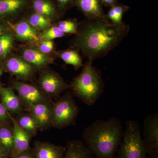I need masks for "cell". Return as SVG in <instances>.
I'll return each mask as SVG.
<instances>
[{
	"label": "cell",
	"instance_id": "1",
	"mask_svg": "<svg viewBox=\"0 0 158 158\" xmlns=\"http://www.w3.org/2000/svg\"><path fill=\"white\" fill-rule=\"evenodd\" d=\"M128 25L113 24L105 16L87 19L80 23L72 47L93 61L104 57L115 48L129 32Z\"/></svg>",
	"mask_w": 158,
	"mask_h": 158
},
{
	"label": "cell",
	"instance_id": "2",
	"mask_svg": "<svg viewBox=\"0 0 158 158\" xmlns=\"http://www.w3.org/2000/svg\"><path fill=\"white\" fill-rule=\"evenodd\" d=\"M121 120L112 117L106 120L97 119L83 132L85 146L94 158H116L123 136Z\"/></svg>",
	"mask_w": 158,
	"mask_h": 158
},
{
	"label": "cell",
	"instance_id": "3",
	"mask_svg": "<svg viewBox=\"0 0 158 158\" xmlns=\"http://www.w3.org/2000/svg\"><path fill=\"white\" fill-rule=\"evenodd\" d=\"M92 62L88 60L83 65L82 71L70 85L75 96L90 106L96 102L105 89L101 71L94 66Z\"/></svg>",
	"mask_w": 158,
	"mask_h": 158
},
{
	"label": "cell",
	"instance_id": "4",
	"mask_svg": "<svg viewBox=\"0 0 158 158\" xmlns=\"http://www.w3.org/2000/svg\"><path fill=\"white\" fill-rule=\"evenodd\" d=\"M122 141L116 152L117 158H147L140 124L135 120H127Z\"/></svg>",
	"mask_w": 158,
	"mask_h": 158
},
{
	"label": "cell",
	"instance_id": "5",
	"mask_svg": "<svg viewBox=\"0 0 158 158\" xmlns=\"http://www.w3.org/2000/svg\"><path fill=\"white\" fill-rule=\"evenodd\" d=\"M79 109L72 94L67 92L53 102L52 110V126L58 129L75 125Z\"/></svg>",
	"mask_w": 158,
	"mask_h": 158
},
{
	"label": "cell",
	"instance_id": "6",
	"mask_svg": "<svg viewBox=\"0 0 158 158\" xmlns=\"http://www.w3.org/2000/svg\"><path fill=\"white\" fill-rule=\"evenodd\" d=\"M11 85V87L17 92L23 107L27 111L35 105L52 101L37 85L16 80H12Z\"/></svg>",
	"mask_w": 158,
	"mask_h": 158
},
{
	"label": "cell",
	"instance_id": "7",
	"mask_svg": "<svg viewBox=\"0 0 158 158\" xmlns=\"http://www.w3.org/2000/svg\"><path fill=\"white\" fill-rule=\"evenodd\" d=\"M40 71L37 85L50 98H58L64 90L70 88V85L55 71L47 67Z\"/></svg>",
	"mask_w": 158,
	"mask_h": 158
},
{
	"label": "cell",
	"instance_id": "8",
	"mask_svg": "<svg viewBox=\"0 0 158 158\" xmlns=\"http://www.w3.org/2000/svg\"><path fill=\"white\" fill-rule=\"evenodd\" d=\"M3 71L14 76L20 81H31L35 77L37 69L21 56L10 54L2 61Z\"/></svg>",
	"mask_w": 158,
	"mask_h": 158
},
{
	"label": "cell",
	"instance_id": "9",
	"mask_svg": "<svg viewBox=\"0 0 158 158\" xmlns=\"http://www.w3.org/2000/svg\"><path fill=\"white\" fill-rule=\"evenodd\" d=\"M142 142L146 153L151 158H158V113H151L144 122Z\"/></svg>",
	"mask_w": 158,
	"mask_h": 158
},
{
	"label": "cell",
	"instance_id": "10",
	"mask_svg": "<svg viewBox=\"0 0 158 158\" xmlns=\"http://www.w3.org/2000/svg\"><path fill=\"white\" fill-rule=\"evenodd\" d=\"M20 56L37 70H41L54 63V58L50 55L42 52L36 44H27L23 47L20 49Z\"/></svg>",
	"mask_w": 158,
	"mask_h": 158
},
{
	"label": "cell",
	"instance_id": "11",
	"mask_svg": "<svg viewBox=\"0 0 158 158\" xmlns=\"http://www.w3.org/2000/svg\"><path fill=\"white\" fill-rule=\"evenodd\" d=\"M15 39L27 44H36L40 41V32L29 23L26 18H23L11 26Z\"/></svg>",
	"mask_w": 158,
	"mask_h": 158
},
{
	"label": "cell",
	"instance_id": "12",
	"mask_svg": "<svg viewBox=\"0 0 158 158\" xmlns=\"http://www.w3.org/2000/svg\"><path fill=\"white\" fill-rule=\"evenodd\" d=\"M52 101L40 103L30 108L27 112L31 113L37 123L40 131L48 129L52 126Z\"/></svg>",
	"mask_w": 158,
	"mask_h": 158
},
{
	"label": "cell",
	"instance_id": "13",
	"mask_svg": "<svg viewBox=\"0 0 158 158\" xmlns=\"http://www.w3.org/2000/svg\"><path fill=\"white\" fill-rule=\"evenodd\" d=\"M13 128V150L10 156H16L31 148L30 141L32 136L23 130L18 124L15 117L10 116Z\"/></svg>",
	"mask_w": 158,
	"mask_h": 158
},
{
	"label": "cell",
	"instance_id": "14",
	"mask_svg": "<svg viewBox=\"0 0 158 158\" xmlns=\"http://www.w3.org/2000/svg\"><path fill=\"white\" fill-rule=\"evenodd\" d=\"M32 149L35 158H64L66 148L37 141Z\"/></svg>",
	"mask_w": 158,
	"mask_h": 158
},
{
	"label": "cell",
	"instance_id": "15",
	"mask_svg": "<svg viewBox=\"0 0 158 158\" xmlns=\"http://www.w3.org/2000/svg\"><path fill=\"white\" fill-rule=\"evenodd\" d=\"M1 103L10 114L18 115L23 112L24 108L19 97L12 87H0Z\"/></svg>",
	"mask_w": 158,
	"mask_h": 158
},
{
	"label": "cell",
	"instance_id": "16",
	"mask_svg": "<svg viewBox=\"0 0 158 158\" xmlns=\"http://www.w3.org/2000/svg\"><path fill=\"white\" fill-rule=\"evenodd\" d=\"M75 5L88 19H98L105 16L100 0H76Z\"/></svg>",
	"mask_w": 158,
	"mask_h": 158
},
{
	"label": "cell",
	"instance_id": "17",
	"mask_svg": "<svg viewBox=\"0 0 158 158\" xmlns=\"http://www.w3.org/2000/svg\"><path fill=\"white\" fill-rule=\"evenodd\" d=\"M32 7L34 12L52 22L60 18V13L51 0H32Z\"/></svg>",
	"mask_w": 158,
	"mask_h": 158
},
{
	"label": "cell",
	"instance_id": "18",
	"mask_svg": "<svg viewBox=\"0 0 158 158\" xmlns=\"http://www.w3.org/2000/svg\"><path fill=\"white\" fill-rule=\"evenodd\" d=\"M27 0H0V19L11 18L25 8Z\"/></svg>",
	"mask_w": 158,
	"mask_h": 158
},
{
	"label": "cell",
	"instance_id": "19",
	"mask_svg": "<svg viewBox=\"0 0 158 158\" xmlns=\"http://www.w3.org/2000/svg\"><path fill=\"white\" fill-rule=\"evenodd\" d=\"M65 148L64 158H94L81 140L68 141Z\"/></svg>",
	"mask_w": 158,
	"mask_h": 158
},
{
	"label": "cell",
	"instance_id": "20",
	"mask_svg": "<svg viewBox=\"0 0 158 158\" xmlns=\"http://www.w3.org/2000/svg\"><path fill=\"white\" fill-rule=\"evenodd\" d=\"M15 38L11 27L0 36V61L9 56L14 47Z\"/></svg>",
	"mask_w": 158,
	"mask_h": 158
},
{
	"label": "cell",
	"instance_id": "21",
	"mask_svg": "<svg viewBox=\"0 0 158 158\" xmlns=\"http://www.w3.org/2000/svg\"><path fill=\"white\" fill-rule=\"evenodd\" d=\"M56 56L62 59L65 64L73 66L76 70L83 67V60L76 49L72 48L59 51L56 53Z\"/></svg>",
	"mask_w": 158,
	"mask_h": 158
},
{
	"label": "cell",
	"instance_id": "22",
	"mask_svg": "<svg viewBox=\"0 0 158 158\" xmlns=\"http://www.w3.org/2000/svg\"><path fill=\"white\" fill-rule=\"evenodd\" d=\"M10 123L0 125V146L10 157L13 150V128Z\"/></svg>",
	"mask_w": 158,
	"mask_h": 158
},
{
	"label": "cell",
	"instance_id": "23",
	"mask_svg": "<svg viewBox=\"0 0 158 158\" xmlns=\"http://www.w3.org/2000/svg\"><path fill=\"white\" fill-rule=\"evenodd\" d=\"M15 118L18 124L23 130L30 134L32 138L36 135L38 128L37 123L31 113H20Z\"/></svg>",
	"mask_w": 158,
	"mask_h": 158
},
{
	"label": "cell",
	"instance_id": "24",
	"mask_svg": "<svg viewBox=\"0 0 158 158\" xmlns=\"http://www.w3.org/2000/svg\"><path fill=\"white\" fill-rule=\"evenodd\" d=\"M129 9V6L118 2L110 7L107 14L105 15V16L113 24L120 25L124 23L123 22V18Z\"/></svg>",
	"mask_w": 158,
	"mask_h": 158
},
{
	"label": "cell",
	"instance_id": "25",
	"mask_svg": "<svg viewBox=\"0 0 158 158\" xmlns=\"http://www.w3.org/2000/svg\"><path fill=\"white\" fill-rule=\"evenodd\" d=\"M26 19L32 27L40 32L52 25V22L48 19L34 12L30 15Z\"/></svg>",
	"mask_w": 158,
	"mask_h": 158
},
{
	"label": "cell",
	"instance_id": "26",
	"mask_svg": "<svg viewBox=\"0 0 158 158\" xmlns=\"http://www.w3.org/2000/svg\"><path fill=\"white\" fill-rule=\"evenodd\" d=\"M80 23L76 19H68L61 20L56 26L65 34H77Z\"/></svg>",
	"mask_w": 158,
	"mask_h": 158
},
{
	"label": "cell",
	"instance_id": "27",
	"mask_svg": "<svg viewBox=\"0 0 158 158\" xmlns=\"http://www.w3.org/2000/svg\"><path fill=\"white\" fill-rule=\"evenodd\" d=\"M65 35L66 34L60 31L56 25H52L48 28L40 32V41L53 40L54 39L64 37Z\"/></svg>",
	"mask_w": 158,
	"mask_h": 158
},
{
	"label": "cell",
	"instance_id": "28",
	"mask_svg": "<svg viewBox=\"0 0 158 158\" xmlns=\"http://www.w3.org/2000/svg\"><path fill=\"white\" fill-rule=\"evenodd\" d=\"M36 44L40 50L47 55H50L55 50L53 40H41Z\"/></svg>",
	"mask_w": 158,
	"mask_h": 158
},
{
	"label": "cell",
	"instance_id": "29",
	"mask_svg": "<svg viewBox=\"0 0 158 158\" xmlns=\"http://www.w3.org/2000/svg\"><path fill=\"white\" fill-rule=\"evenodd\" d=\"M10 116L11 114L0 102V125L11 123Z\"/></svg>",
	"mask_w": 158,
	"mask_h": 158
},
{
	"label": "cell",
	"instance_id": "30",
	"mask_svg": "<svg viewBox=\"0 0 158 158\" xmlns=\"http://www.w3.org/2000/svg\"><path fill=\"white\" fill-rule=\"evenodd\" d=\"M59 11L63 12L73 5H75L76 0H56Z\"/></svg>",
	"mask_w": 158,
	"mask_h": 158
},
{
	"label": "cell",
	"instance_id": "31",
	"mask_svg": "<svg viewBox=\"0 0 158 158\" xmlns=\"http://www.w3.org/2000/svg\"><path fill=\"white\" fill-rule=\"evenodd\" d=\"M10 158H35L32 148L23 152L20 153L17 155L13 156Z\"/></svg>",
	"mask_w": 158,
	"mask_h": 158
},
{
	"label": "cell",
	"instance_id": "32",
	"mask_svg": "<svg viewBox=\"0 0 158 158\" xmlns=\"http://www.w3.org/2000/svg\"><path fill=\"white\" fill-rule=\"evenodd\" d=\"M11 28L9 23L6 22L5 20L0 19V36L4 32Z\"/></svg>",
	"mask_w": 158,
	"mask_h": 158
},
{
	"label": "cell",
	"instance_id": "33",
	"mask_svg": "<svg viewBox=\"0 0 158 158\" xmlns=\"http://www.w3.org/2000/svg\"><path fill=\"white\" fill-rule=\"evenodd\" d=\"M102 4L106 7H111L118 3V0H100Z\"/></svg>",
	"mask_w": 158,
	"mask_h": 158
},
{
	"label": "cell",
	"instance_id": "34",
	"mask_svg": "<svg viewBox=\"0 0 158 158\" xmlns=\"http://www.w3.org/2000/svg\"><path fill=\"white\" fill-rule=\"evenodd\" d=\"M0 158H10L9 154L0 146Z\"/></svg>",
	"mask_w": 158,
	"mask_h": 158
},
{
	"label": "cell",
	"instance_id": "35",
	"mask_svg": "<svg viewBox=\"0 0 158 158\" xmlns=\"http://www.w3.org/2000/svg\"><path fill=\"white\" fill-rule=\"evenodd\" d=\"M3 69L2 67V61H0V87H1V76H2V74L3 73Z\"/></svg>",
	"mask_w": 158,
	"mask_h": 158
}]
</instances>
